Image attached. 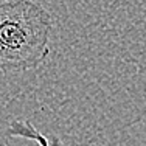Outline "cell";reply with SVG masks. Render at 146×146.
Instances as JSON below:
<instances>
[{
    "label": "cell",
    "instance_id": "cell-1",
    "mask_svg": "<svg viewBox=\"0 0 146 146\" xmlns=\"http://www.w3.org/2000/svg\"><path fill=\"white\" fill-rule=\"evenodd\" d=\"M53 30L50 13L36 0L0 3V72L37 68L50 54Z\"/></svg>",
    "mask_w": 146,
    "mask_h": 146
},
{
    "label": "cell",
    "instance_id": "cell-2",
    "mask_svg": "<svg viewBox=\"0 0 146 146\" xmlns=\"http://www.w3.org/2000/svg\"><path fill=\"white\" fill-rule=\"evenodd\" d=\"M6 134L9 137H20L27 140L36 141L37 146H65V143L58 137V135H44L40 131L36 129L30 120H14L8 126Z\"/></svg>",
    "mask_w": 146,
    "mask_h": 146
}]
</instances>
